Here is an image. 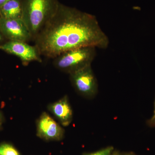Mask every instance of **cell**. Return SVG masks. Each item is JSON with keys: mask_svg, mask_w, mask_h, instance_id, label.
<instances>
[{"mask_svg": "<svg viewBox=\"0 0 155 155\" xmlns=\"http://www.w3.org/2000/svg\"><path fill=\"white\" fill-rule=\"evenodd\" d=\"M59 4L57 0H23L22 19L32 39L54 16Z\"/></svg>", "mask_w": 155, "mask_h": 155, "instance_id": "2", "label": "cell"}, {"mask_svg": "<svg viewBox=\"0 0 155 155\" xmlns=\"http://www.w3.org/2000/svg\"><path fill=\"white\" fill-rule=\"evenodd\" d=\"M37 125V134L41 138L47 140H59L64 137V129L46 113L41 114Z\"/></svg>", "mask_w": 155, "mask_h": 155, "instance_id": "7", "label": "cell"}, {"mask_svg": "<svg viewBox=\"0 0 155 155\" xmlns=\"http://www.w3.org/2000/svg\"><path fill=\"white\" fill-rule=\"evenodd\" d=\"M2 34L1 33V31H0V41L2 40Z\"/></svg>", "mask_w": 155, "mask_h": 155, "instance_id": "17", "label": "cell"}, {"mask_svg": "<svg viewBox=\"0 0 155 155\" xmlns=\"http://www.w3.org/2000/svg\"><path fill=\"white\" fill-rule=\"evenodd\" d=\"M3 119V117L2 114V113H1V112H0V126H1V125H2V123Z\"/></svg>", "mask_w": 155, "mask_h": 155, "instance_id": "14", "label": "cell"}, {"mask_svg": "<svg viewBox=\"0 0 155 155\" xmlns=\"http://www.w3.org/2000/svg\"><path fill=\"white\" fill-rule=\"evenodd\" d=\"M114 148L113 147H108L95 152L86 154L84 155H111L114 152Z\"/></svg>", "mask_w": 155, "mask_h": 155, "instance_id": "11", "label": "cell"}, {"mask_svg": "<svg viewBox=\"0 0 155 155\" xmlns=\"http://www.w3.org/2000/svg\"></svg>", "mask_w": 155, "mask_h": 155, "instance_id": "20", "label": "cell"}, {"mask_svg": "<svg viewBox=\"0 0 155 155\" xmlns=\"http://www.w3.org/2000/svg\"><path fill=\"white\" fill-rule=\"evenodd\" d=\"M9 0H0V8Z\"/></svg>", "mask_w": 155, "mask_h": 155, "instance_id": "13", "label": "cell"}, {"mask_svg": "<svg viewBox=\"0 0 155 155\" xmlns=\"http://www.w3.org/2000/svg\"><path fill=\"white\" fill-rule=\"evenodd\" d=\"M0 31L9 40L27 43L32 39L29 31L21 19L0 17Z\"/></svg>", "mask_w": 155, "mask_h": 155, "instance_id": "5", "label": "cell"}, {"mask_svg": "<svg viewBox=\"0 0 155 155\" xmlns=\"http://www.w3.org/2000/svg\"><path fill=\"white\" fill-rule=\"evenodd\" d=\"M69 74L72 85L79 94L88 98L96 95L97 83L91 65L78 69Z\"/></svg>", "mask_w": 155, "mask_h": 155, "instance_id": "4", "label": "cell"}, {"mask_svg": "<svg viewBox=\"0 0 155 155\" xmlns=\"http://www.w3.org/2000/svg\"><path fill=\"white\" fill-rule=\"evenodd\" d=\"M155 119V108H154V110L153 115L151 119H150V120H154Z\"/></svg>", "mask_w": 155, "mask_h": 155, "instance_id": "15", "label": "cell"}, {"mask_svg": "<svg viewBox=\"0 0 155 155\" xmlns=\"http://www.w3.org/2000/svg\"><path fill=\"white\" fill-rule=\"evenodd\" d=\"M95 48L85 47L63 53L55 58V66L61 71L70 74L78 69L91 65L95 56Z\"/></svg>", "mask_w": 155, "mask_h": 155, "instance_id": "3", "label": "cell"}, {"mask_svg": "<svg viewBox=\"0 0 155 155\" xmlns=\"http://www.w3.org/2000/svg\"><path fill=\"white\" fill-rule=\"evenodd\" d=\"M0 50L17 56L23 65H27L32 61H42L36 48L24 42L10 41L0 45Z\"/></svg>", "mask_w": 155, "mask_h": 155, "instance_id": "6", "label": "cell"}, {"mask_svg": "<svg viewBox=\"0 0 155 155\" xmlns=\"http://www.w3.org/2000/svg\"><path fill=\"white\" fill-rule=\"evenodd\" d=\"M34 40L40 55L51 58L78 48H106L109 43L94 16L60 3Z\"/></svg>", "mask_w": 155, "mask_h": 155, "instance_id": "1", "label": "cell"}, {"mask_svg": "<svg viewBox=\"0 0 155 155\" xmlns=\"http://www.w3.org/2000/svg\"><path fill=\"white\" fill-rule=\"evenodd\" d=\"M0 155H20L14 147L8 144H3L0 146Z\"/></svg>", "mask_w": 155, "mask_h": 155, "instance_id": "10", "label": "cell"}, {"mask_svg": "<svg viewBox=\"0 0 155 155\" xmlns=\"http://www.w3.org/2000/svg\"><path fill=\"white\" fill-rule=\"evenodd\" d=\"M149 125L151 126H155V119L154 120H150L148 121Z\"/></svg>", "mask_w": 155, "mask_h": 155, "instance_id": "12", "label": "cell"}, {"mask_svg": "<svg viewBox=\"0 0 155 155\" xmlns=\"http://www.w3.org/2000/svg\"><path fill=\"white\" fill-rule=\"evenodd\" d=\"M131 155V154H128V155Z\"/></svg>", "mask_w": 155, "mask_h": 155, "instance_id": "18", "label": "cell"}, {"mask_svg": "<svg viewBox=\"0 0 155 155\" xmlns=\"http://www.w3.org/2000/svg\"><path fill=\"white\" fill-rule=\"evenodd\" d=\"M111 155H119V153L117 152H113L112 153Z\"/></svg>", "mask_w": 155, "mask_h": 155, "instance_id": "16", "label": "cell"}, {"mask_svg": "<svg viewBox=\"0 0 155 155\" xmlns=\"http://www.w3.org/2000/svg\"><path fill=\"white\" fill-rule=\"evenodd\" d=\"M22 2L9 0L0 8V16L5 19H22Z\"/></svg>", "mask_w": 155, "mask_h": 155, "instance_id": "9", "label": "cell"}, {"mask_svg": "<svg viewBox=\"0 0 155 155\" xmlns=\"http://www.w3.org/2000/svg\"><path fill=\"white\" fill-rule=\"evenodd\" d=\"M0 17H1V16H0Z\"/></svg>", "mask_w": 155, "mask_h": 155, "instance_id": "19", "label": "cell"}, {"mask_svg": "<svg viewBox=\"0 0 155 155\" xmlns=\"http://www.w3.org/2000/svg\"><path fill=\"white\" fill-rule=\"evenodd\" d=\"M48 109L63 126H68L72 122L73 113L67 96L51 104Z\"/></svg>", "mask_w": 155, "mask_h": 155, "instance_id": "8", "label": "cell"}]
</instances>
